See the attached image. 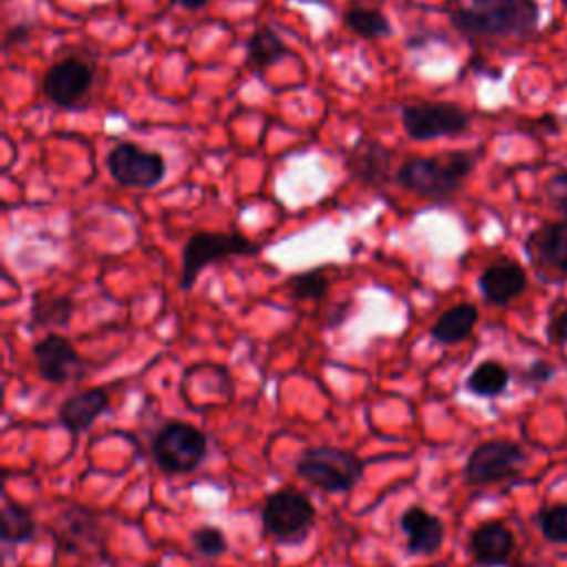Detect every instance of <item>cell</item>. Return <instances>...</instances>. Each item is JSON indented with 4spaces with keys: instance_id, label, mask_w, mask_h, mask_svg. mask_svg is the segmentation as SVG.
Instances as JSON below:
<instances>
[{
    "instance_id": "cell-1",
    "label": "cell",
    "mask_w": 567,
    "mask_h": 567,
    "mask_svg": "<svg viewBox=\"0 0 567 567\" xmlns=\"http://www.w3.org/2000/svg\"><path fill=\"white\" fill-rule=\"evenodd\" d=\"M450 20L465 35L512 40L536 31L540 7L536 0H452Z\"/></svg>"
},
{
    "instance_id": "cell-2",
    "label": "cell",
    "mask_w": 567,
    "mask_h": 567,
    "mask_svg": "<svg viewBox=\"0 0 567 567\" xmlns=\"http://www.w3.org/2000/svg\"><path fill=\"white\" fill-rule=\"evenodd\" d=\"M476 166V153L450 151L436 157L408 159L396 168V184L427 199L452 197Z\"/></svg>"
},
{
    "instance_id": "cell-3",
    "label": "cell",
    "mask_w": 567,
    "mask_h": 567,
    "mask_svg": "<svg viewBox=\"0 0 567 567\" xmlns=\"http://www.w3.org/2000/svg\"><path fill=\"white\" fill-rule=\"evenodd\" d=\"M363 470L365 463L357 452L334 445L308 447L295 461V474L328 494H346L354 489L363 478Z\"/></svg>"
},
{
    "instance_id": "cell-4",
    "label": "cell",
    "mask_w": 567,
    "mask_h": 567,
    "mask_svg": "<svg viewBox=\"0 0 567 567\" xmlns=\"http://www.w3.org/2000/svg\"><path fill=\"white\" fill-rule=\"evenodd\" d=\"M261 250L259 244L248 239L241 233H217V230H199L193 233L182 248V275L179 288L188 292L199 272L210 264L230 259V257H252Z\"/></svg>"
},
{
    "instance_id": "cell-5",
    "label": "cell",
    "mask_w": 567,
    "mask_h": 567,
    "mask_svg": "<svg viewBox=\"0 0 567 567\" xmlns=\"http://www.w3.org/2000/svg\"><path fill=\"white\" fill-rule=\"evenodd\" d=\"M259 516L266 536L279 545H299L315 527L317 509L303 492L281 487L264 498Z\"/></svg>"
},
{
    "instance_id": "cell-6",
    "label": "cell",
    "mask_w": 567,
    "mask_h": 567,
    "mask_svg": "<svg viewBox=\"0 0 567 567\" xmlns=\"http://www.w3.org/2000/svg\"><path fill=\"white\" fill-rule=\"evenodd\" d=\"M206 454V434L186 421L164 423L151 441V456L164 474H190L202 465Z\"/></svg>"
},
{
    "instance_id": "cell-7",
    "label": "cell",
    "mask_w": 567,
    "mask_h": 567,
    "mask_svg": "<svg viewBox=\"0 0 567 567\" xmlns=\"http://www.w3.org/2000/svg\"><path fill=\"white\" fill-rule=\"evenodd\" d=\"M527 461L525 450L509 439H492L478 443L463 467V481L472 487L501 483L520 472Z\"/></svg>"
},
{
    "instance_id": "cell-8",
    "label": "cell",
    "mask_w": 567,
    "mask_h": 567,
    "mask_svg": "<svg viewBox=\"0 0 567 567\" xmlns=\"http://www.w3.org/2000/svg\"><path fill=\"white\" fill-rule=\"evenodd\" d=\"M470 113L454 102H419L401 109L403 131L416 142L461 135L470 128Z\"/></svg>"
},
{
    "instance_id": "cell-9",
    "label": "cell",
    "mask_w": 567,
    "mask_h": 567,
    "mask_svg": "<svg viewBox=\"0 0 567 567\" xmlns=\"http://www.w3.org/2000/svg\"><path fill=\"white\" fill-rule=\"evenodd\" d=\"M106 168L120 186L153 188L166 175V159L162 153L146 151L133 142H120L109 151Z\"/></svg>"
},
{
    "instance_id": "cell-10",
    "label": "cell",
    "mask_w": 567,
    "mask_h": 567,
    "mask_svg": "<svg viewBox=\"0 0 567 567\" xmlns=\"http://www.w3.org/2000/svg\"><path fill=\"white\" fill-rule=\"evenodd\" d=\"M35 370L42 381L53 385H64L69 381L80 379L86 372L84 357L75 350V346L60 332H47L40 337L33 348Z\"/></svg>"
},
{
    "instance_id": "cell-11",
    "label": "cell",
    "mask_w": 567,
    "mask_h": 567,
    "mask_svg": "<svg viewBox=\"0 0 567 567\" xmlns=\"http://www.w3.org/2000/svg\"><path fill=\"white\" fill-rule=\"evenodd\" d=\"M529 264L543 279H567V219L545 221L525 239Z\"/></svg>"
},
{
    "instance_id": "cell-12",
    "label": "cell",
    "mask_w": 567,
    "mask_h": 567,
    "mask_svg": "<svg viewBox=\"0 0 567 567\" xmlns=\"http://www.w3.org/2000/svg\"><path fill=\"white\" fill-rule=\"evenodd\" d=\"M51 534L55 538L58 549H66L73 554L100 551L102 543H104L100 514L80 503L66 505L58 514V518L51 527Z\"/></svg>"
},
{
    "instance_id": "cell-13",
    "label": "cell",
    "mask_w": 567,
    "mask_h": 567,
    "mask_svg": "<svg viewBox=\"0 0 567 567\" xmlns=\"http://www.w3.org/2000/svg\"><path fill=\"white\" fill-rule=\"evenodd\" d=\"M93 86V66L82 58H64L51 64L42 78V93L58 106L78 104Z\"/></svg>"
},
{
    "instance_id": "cell-14",
    "label": "cell",
    "mask_w": 567,
    "mask_h": 567,
    "mask_svg": "<svg viewBox=\"0 0 567 567\" xmlns=\"http://www.w3.org/2000/svg\"><path fill=\"white\" fill-rule=\"evenodd\" d=\"M399 527L405 534V549L412 556H434L443 547V520L421 505H410L399 516Z\"/></svg>"
},
{
    "instance_id": "cell-15",
    "label": "cell",
    "mask_w": 567,
    "mask_h": 567,
    "mask_svg": "<svg viewBox=\"0 0 567 567\" xmlns=\"http://www.w3.org/2000/svg\"><path fill=\"white\" fill-rule=\"evenodd\" d=\"M467 549L478 567H503L516 549V538L503 520H485L472 529Z\"/></svg>"
},
{
    "instance_id": "cell-16",
    "label": "cell",
    "mask_w": 567,
    "mask_h": 567,
    "mask_svg": "<svg viewBox=\"0 0 567 567\" xmlns=\"http://www.w3.org/2000/svg\"><path fill=\"white\" fill-rule=\"evenodd\" d=\"M527 286L525 268L514 259H496L478 275V290L492 306H507L523 295Z\"/></svg>"
},
{
    "instance_id": "cell-17",
    "label": "cell",
    "mask_w": 567,
    "mask_h": 567,
    "mask_svg": "<svg viewBox=\"0 0 567 567\" xmlns=\"http://www.w3.org/2000/svg\"><path fill=\"white\" fill-rule=\"evenodd\" d=\"M111 405L109 392L102 385L80 390L71 396H66L58 408V423L78 439L82 432H86Z\"/></svg>"
},
{
    "instance_id": "cell-18",
    "label": "cell",
    "mask_w": 567,
    "mask_h": 567,
    "mask_svg": "<svg viewBox=\"0 0 567 567\" xmlns=\"http://www.w3.org/2000/svg\"><path fill=\"white\" fill-rule=\"evenodd\" d=\"M390 148H385L381 142L363 140L350 151L346 166L354 179L372 186H383L390 182Z\"/></svg>"
},
{
    "instance_id": "cell-19",
    "label": "cell",
    "mask_w": 567,
    "mask_h": 567,
    "mask_svg": "<svg viewBox=\"0 0 567 567\" xmlns=\"http://www.w3.org/2000/svg\"><path fill=\"white\" fill-rule=\"evenodd\" d=\"M75 301L71 295L38 290L31 299L29 312V330H44V328H64L73 319Z\"/></svg>"
},
{
    "instance_id": "cell-20",
    "label": "cell",
    "mask_w": 567,
    "mask_h": 567,
    "mask_svg": "<svg viewBox=\"0 0 567 567\" xmlns=\"http://www.w3.org/2000/svg\"><path fill=\"white\" fill-rule=\"evenodd\" d=\"M478 321V308L474 303H456L443 310L430 326V337L441 346H456L465 341Z\"/></svg>"
},
{
    "instance_id": "cell-21",
    "label": "cell",
    "mask_w": 567,
    "mask_h": 567,
    "mask_svg": "<svg viewBox=\"0 0 567 567\" xmlns=\"http://www.w3.org/2000/svg\"><path fill=\"white\" fill-rule=\"evenodd\" d=\"M286 55V42L270 27H259L246 42V66L255 73L281 62Z\"/></svg>"
},
{
    "instance_id": "cell-22",
    "label": "cell",
    "mask_w": 567,
    "mask_h": 567,
    "mask_svg": "<svg viewBox=\"0 0 567 567\" xmlns=\"http://www.w3.org/2000/svg\"><path fill=\"white\" fill-rule=\"evenodd\" d=\"M507 385H509V370L496 359L481 361L465 379V388L481 399L501 396L507 390Z\"/></svg>"
},
{
    "instance_id": "cell-23",
    "label": "cell",
    "mask_w": 567,
    "mask_h": 567,
    "mask_svg": "<svg viewBox=\"0 0 567 567\" xmlns=\"http://www.w3.org/2000/svg\"><path fill=\"white\" fill-rule=\"evenodd\" d=\"M35 518L31 514L29 507L18 505L9 498H4L2 505V543L7 545H20V543H29L35 536Z\"/></svg>"
},
{
    "instance_id": "cell-24",
    "label": "cell",
    "mask_w": 567,
    "mask_h": 567,
    "mask_svg": "<svg viewBox=\"0 0 567 567\" xmlns=\"http://www.w3.org/2000/svg\"><path fill=\"white\" fill-rule=\"evenodd\" d=\"M343 22L350 31H354L363 40H377V38H388L392 35V24L388 18L374 9V7H363L354 4L343 13Z\"/></svg>"
},
{
    "instance_id": "cell-25",
    "label": "cell",
    "mask_w": 567,
    "mask_h": 567,
    "mask_svg": "<svg viewBox=\"0 0 567 567\" xmlns=\"http://www.w3.org/2000/svg\"><path fill=\"white\" fill-rule=\"evenodd\" d=\"M330 284H332V277L326 272V268H310V270L292 275L286 281V288L295 299L317 301L328 295Z\"/></svg>"
},
{
    "instance_id": "cell-26",
    "label": "cell",
    "mask_w": 567,
    "mask_h": 567,
    "mask_svg": "<svg viewBox=\"0 0 567 567\" xmlns=\"http://www.w3.org/2000/svg\"><path fill=\"white\" fill-rule=\"evenodd\" d=\"M536 525L545 540L567 545V503L545 505L536 512Z\"/></svg>"
},
{
    "instance_id": "cell-27",
    "label": "cell",
    "mask_w": 567,
    "mask_h": 567,
    "mask_svg": "<svg viewBox=\"0 0 567 567\" xmlns=\"http://www.w3.org/2000/svg\"><path fill=\"white\" fill-rule=\"evenodd\" d=\"M190 547L197 556L206 560H215L228 551V540L219 527L202 525L190 532Z\"/></svg>"
},
{
    "instance_id": "cell-28",
    "label": "cell",
    "mask_w": 567,
    "mask_h": 567,
    "mask_svg": "<svg viewBox=\"0 0 567 567\" xmlns=\"http://www.w3.org/2000/svg\"><path fill=\"white\" fill-rule=\"evenodd\" d=\"M545 332L554 346H558V348L567 346V299H563L560 303L554 306Z\"/></svg>"
},
{
    "instance_id": "cell-29",
    "label": "cell",
    "mask_w": 567,
    "mask_h": 567,
    "mask_svg": "<svg viewBox=\"0 0 567 567\" xmlns=\"http://www.w3.org/2000/svg\"><path fill=\"white\" fill-rule=\"evenodd\" d=\"M545 195L551 206L567 219V171H558L545 182Z\"/></svg>"
},
{
    "instance_id": "cell-30",
    "label": "cell",
    "mask_w": 567,
    "mask_h": 567,
    "mask_svg": "<svg viewBox=\"0 0 567 567\" xmlns=\"http://www.w3.org/2000/svg\"><path fill=\"white\" fill-rule=\"evenodd\" d=\"M556 374V368L549 361L536 359L520 372V383L525 385H543Z\"/></svg>"
},
{
    "instance_id": "cell-31",
    "label": "cell",
    "mask_w": 567,
    "mask_h": 567,
    "mask_svg": "<svg viewBox=\"0 0 567 567\" xmlns=\"http://www.w3.org/2000/svg\"><path fill=\"white\" fill-rule=\"evenodd\" d=\"M29 33H31V27H29V24H13V27L7 29V33H4V49L13 47V44H18V42H24V40L29 38Z\"/></svg>"
},
{
    "instance_id": "cell-32",
    "label": "cell",
    "mask_w": 567,
    "mask_h": 567,
    "mask_svg": "<svg viewBox=\"0 0 567 567\" xmlns=\"http://www.w3.org/2000/svg\"><path fill=\"white\" fill-rule=\"evenodd\" d=\"M182 9H188V11H197V9H204L210 0H175Z\"/></svg>"
},
{
    "instance_id": "cell-33",
    "label": "cell",
    "mask_w": 567,
    "mask_h": 567,
    "mask_svg": "<svg viewBox=\"0 0 567 567\" xmlns=\"http://www.w3.org/2000/svg\"><path fill=\"white\" fill-rule=\"evenodd\" d=\"M514 567H536V565H529V563H518V565H514Z\"/></svg>"
}]
</instances>
